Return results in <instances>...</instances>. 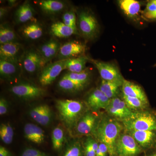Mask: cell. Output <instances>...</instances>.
Instances as JSON below:
<instances>
[{
  "instance_id": "obj_1",
  "label": "cell",
  "mask_w": 156,
  "mask_h": 156,
  "mask_svg": "<svg viewBox=\"0 0 156 156\" xmlns=\"http://www.w3.org/2000/svg\"><path fill=\"white\" fill-rule=\"evenodd\" d=\"M124 130L122 122L106 114L99 117L92 135L98 142L107 146L109 156H116L117 140Z\"/></svg>"
},
{
  "instance_id": "obj_2",
  "label": "cell",
  "mask_w": 156,
  "mask_h": 156,
  "mask_svg": "<svg viewBox=\"0 0 156 156\" xmlns=\"http://www.w3.org/2000/svg\"><path fill=\"white\" fill-rule=\"evenodd\" d=\"M56 107L62 121L70 129L75 128L79 120L87 111L84 103L78 100H57Z\"/></svg>"
},
{
  "instance_id": "obj_3",
  "label": "cell",
  "mask_w": 156,
  "mask_h": 156,
  "mask_svg": "<svg viewBox=\"0 0 156 156\" xmlns=\"http://www.w3.org/2000/svg\"><path fill=\"white\" fill-rule=\"evenodd\" d=\"M122 123L126 131H156V112L147 109L134 112Z\"/></svg>"
},
{
  "instance_id": "obj_4",
  "label": "cell",
  "mask_w": 156,
  "mask_h": 156,
  "mask_svg": "<svg viewBox=\"0 0 156 156\" xmlns=\"http://www.w3.org/2000/svg\"><path fill=\"white\" fill-rule=\"evenodd\" d=\"M77 27L81 35L88 40L95 39L99 34V24L97 19L88 10H82L78 13Z\"/></svg>"
},
{
  "instance_id": "obj_5",
  "label": "cell",
  "mask_w": 156,
  "mask_h": 156,
  "mask_svg": "<svg viewBox=\"0 0 156 156\" xmlns=\"http://www.w3.org/2000/svg\"><path fill=\"white\" fill-rule=\"evenodd\" d=\"M118 137L116 144V154L118 156H137L143 150L133 136L124 130Z\"/></svg>"
},
{
  "instance_id": "obj_6",
  "label": "cell",
  "mask_w": 156,
  "mask_h": 156,
  "mask_svg": "<svg viewBox=\"0 0 156 156\" xmlns=\"http://www.w3.org/2000/svg\"><path fill=\"white\" fill-rule=\"evenodd\" d=\"M89 61L97 68L102 80L115 83L122 87L125 79L116 66L110 62L91 58H89Z\"/></svg>"
},
{
  "instance_id": "obj_7",
  "label": "cell",
  "mask_w": 156,
  "mask_h": 156,
  "mask_svg": "<svg viewBox=\"0 0 156 156\" xmlns=\"http://www.w3.org/2000/svg\"><path fill=\"white\" fill-rule=\"evenodd\" d=\"M20 64L22 69L30 74L41 71L46 65V62L38 50L33 49L25 51Z\"/></svg>"
},
{
  "instance_id": "obj_8",
  "label": "cell",
  "mask_w": 156,
  "mask_h": 156,
  "mask_svg": "<svg viewBox=\"0 0 156 156\" xmlns=\"http://www.w3.org/2000/svg\"><path fill=\"white\" fill-rule=\"evenodd\" d=\"M66 60H58L46 65L40 72L39 83L43 87L52 83L63 70L65 69Z\"/></svg>"
},
{
  "instance_id": "obj_9",
  "label": "cell",
  "mask_w": 156,
  "mask_h": 156,
  "mask_svg": "<svg viewBox=\"0 0 156 156\" xmlns=\"http://www.w3.org/2000/svg\"><path fill=\"white\" fill-rule=\"evenodd\" d=\"M10 91L15 96L26 100L36 99L44 96V89L29 83H20L11 87Z\"/></svg>"
},
{
  "instance_id": "obj_10",
  "label": "cell",
  "mask_w": 156,
  "mask_h": 156,
  "mask_svg": "<svg viewBox=\"0 0 156 156\" xmlns=\"http://www.w3.org/2000/svg\"><path fill=\"white\" fill-rule=\"evenodd\" d=\"M105 110L109 116L121 122L131 116L134 112L128 108L122 98L118 97L110 99Z\"/></svg>"
},
{
  "instance_id": "obj_11",
  "label": "cell",
  "mask_w": 156,
  "mask_h": 156,
  "mask_svg": "<svg viewBox=\"0 0 156 156\" xmlns=\"http://www.w3.org/2000/svg\"><path fill=\"white\" fill-rule=\"evenodd\" d=\"M25 51L18 42L7 43L0 46V59L20 64Z\"/></svg>"
},
{
  "instance_id": "obj_12",
  "label": "cell",
  "mask_w": 156,
  "mask_h": 156,
  "mask_svg": "<svg viewBox=\"0 0 156 156\" xmlns=\"http://www.w3.org/2000/svg\"><path fill=\"white\" fill-rule=\"evenodd\" d=\"M87 47L81 42L71 41L61 45L56 57L58 60H66L83 56Z\"/></svg>"
},
{
  "instance_id": "obj_13",
  "label": "cell",
  "mask_w": 156,
  "mask_h": 156,
  "mask_svg": "<svg viewBox=\"0 0 156 156\" xmlns=\"http://www.w3.org/2000/svg\"><path fill=\"white\" fill-rule=\"evenodd\" d=\"M99 117L92 112H86L79 120L76 126L78 135L83 136L93 134Z\"/></svg>"
},
{
  "instance_id": "obj_14",
  "label": "cell",
  "mask_w": 156,
  "mask_h": 156,
  "mask_svg": "<svg viewBox=\"0 0 156 156\" xmlns=\"http://www.w3.org/2000/svg\"><path fill=\"white\" fill-rule=\"evenodd\" d=\"M126 131L133 136L143 150L156 148V131Z\"/></svg>"
},
{
  "instance_id": "obj_15",
  "label": "cell",
  "mask_w": 156,
  "mask_h": 156,
  "mask_svg": "<svg viewBox=\"0 0 156 156\" xmlns=\"http://www.w3.org/2000/svg\"><path fill=\"white\" fill-rule=\"evenodd\" d=\"M110 100L100 89L97 88L91 91L87 96V105L94 112L102 109L105 110L108 106Z\"/></svg>"
},
{
  "instance_id": "obj_16",
  "label": "cell",
  "mask_w": 156,
  "mask_h": 156,
  "mask_svg": "<svg viewBox=\"0 0 156 156\" xmlns=\"http://www.w3.org/2000/svg\"><path fill=\"white\" fill-rule=\"evenodd\" d=\"M30 117L43 126H48L52 119V112L47 105H41L33 108L30 112Z\"/></svg>"
},
{
  "instance_id": "obj_17",
  "label": "cell",
  "mask_w": 156,
  "mask_h": 156,
  "mask_svg": "<svg viewBox=\"0 0 156 156\" xmlns=\"http://www.w3.org/2000/svg\"><path fill=\"white\" fill-rule=\"evenodd\" d=\"M61 46L57 40L52 39L42 45L37 50L47 64L57 56Z\"/></svg>"
},
{
  "instance_id": "obj_18",
  "label": "cell",
  "mask_w": 156,
  "mask_h": 156,
  "mask_svg": "<svg viewBox=\"0 0 156 156\" xmlns=\"http://www.w3.org/2000/svg\"><path fill=\"white\" fill-rule=\"evenodd\" d=\"M121 87L123 95L129 97L136 98L146 103H149L145 92L139 85L125 79Z\"/></svg>"
},
{
  "instance_id": "obj_19",
  "label": "cell",
  "mask_w": 156,
  "mask_h": 156,
  "mask_svg": "<svg viewBox=\"0 0 156 156\" xmlns=\"http://www.w3.org/2000/svg\"><path fill=\"white\" fill-rule=\"evenodd\" d=\"M21 68L20 64L0 59L1 76L7 80H13L17 77Z\"/></svg>"
},
{
  "instance_id": "obj_20",
  "label": "cell",
  "mask_w": 156,
  "mask_h": 156,
  "mask_svg": "<svg viewBox=\"0 0 156 156\" xmlns=\"http://www.w3.org/2000/svg\"><path fill=\"white\" fill-rule=\"evenodd\" d=\"M35 11L29 2H25L20 6L15 12V19L17 23L34 22Z\"/></svg>"
},
{
  "instance_id": "obj_21",
  "label": "cell",
  "mask_w": 156,
  "mask_h": 156,
  "mask_svg": "<svg viewBox=\"0 0 156 156\" xmlns=\"http://www.w3.org/2000/svg\"><path fill=\"white\" fill-rule=\"evenodd\" d=\"M24 133L26 138L37 144H41L44 141V131L39 126L27 123L24 127Z\"/></svg>"
},
{
  "instance_id": "obj_22",
  "label": "cell",
  "mask_w": 156,
  "mask_h": 156,
  "mask_svg": "<svg viewBox=\"0 0 156 156\" xmlns=\"http://www.w3.org/2000/svg\"><path fill=\"white\" fill-rule=\"evenodd\" d=\"M50 32L53 36L60 38H68L78 33V30L67 26L62 22L53 23L50 26Z\"/></svg>"
},
{
  "instance_id": "obj_23",
  "label": "cell",
  "mask_w": 156,
  "mask_h": 156,
  "mask_svg": "<svg viewBox=\"0 0 156 156\" xmlns=\"http://www.w3.org/2000/svg\"><path fill=\"white\" fill-rule=\"evenodd\" d=\"M38 4L43 12L48 14H58L66 7L64 2L57 0H42L39 1Z\"/></svg>"
},
{
  "instance_id": "obj_24",
  "label": "cell",
  "mask_w": 156,
  "mask_h": 156,
  "mask_svg": "<svg viewBox=\"0 0 156 156\" xmlns=\"http://www.w3.org/2000/svg\"><path fill=\"white\" fill-rule=\"evenodd\" d=\"M120 9L126 16L134 18L139 14L140 4L135 0H120L118 1Z\"/></svg>"
},
{
  "instance_id": "obj_25",
  "label": "cell",
  "mask_w": 156,
  "mask_h": 156,
  "mask_svg": "<svg viewBox=\"0 0 156 156\" xmlns=\"http://www.w3.org/2000/svg\"><path fill=\"white\" fill-rule=\"evenodd\" d=\"M89 59L87 56H83L66 59L65 69L71 73L82 72L86 70V64Z\"/></svg>"
},
{
  "instance_id": "obj_26",
  "label": "cell",
  "mask_w": 156,
  "mask_h": 156,
  "mask_svg": "<svg viewBox=\"0 0 156 156\" xmlns=\"http://www.w3.org/2000/svg\"><path fill=\"white\" fill-rule=\"evenodd\" d=\"M21 31L23 36L29 40H37L43 34V29L37 22H33L25 25L23 27Z\"/></svg>"
},
{
  "instance_id": "obj_27",
  "label": "cell",
  "mask_w": 156,
  "mask_h": 156,
  "mask_svg": "<svg viewBox=\"0 0 156 156\" xmlns=\"http://www.w3.org/2000/svg\"><path fill=\"white\" fill-rule=\"evenodd\" d=\"M122 98L128 108L134 112L145 110L149 106V103H146L136 98L129 97L122 94Z\"/></svg>"
},
{
  "instance_id": "obj_28",
  "label": "cell",
  "mask_w": 156,
  "mask_h": 156,
  "mask_svg": "<svg viewBox=\"0 0 156 156\" xmlns=\"http://www.w3.org/2000/svg\"><path fill=\"white\" fill-rule=\"evenodd\" d=\"M121 87L119 84L104 80H101L98 89L110 99L118 97L119 89Z\"/></svg>"
},
{
  "instance_id": "obj_29",
  "label": "cell",
  "mask_w": 156,
  "mask_h": 156,
  "mask_svg": "<svg viewBox=\"0 0 156 156\" xmlns=\"http://www.w3.org/2000/svg\"><path fill=\"white\" fill-rule=\"evenodd\" d=\"M16 34L11 27L7 24H2L0 27V44L17 42Z\"/></svg>"
},
{
  "instance_id": "obj_30",
  "label": "cell",
  "mask_w": 156,
  "mask_h": 156,
  "mask_svg": "<svg viewBox=\"0 0 156 156\" xmlns=\"http://www.w3.org/2000/svg\"><path fill=\"white\" fill-rule=\"evenodd\" d=\"M58 87L65 92H76L83 90L85 86L75 81L62 77L58 82Z\"/></svg>"
},
{
  "instance_id": "obj_31",
  "label": "cell",
  "mask_w": 156,
  "mask_h": 156,
  "mask_svg": "<svg viewBox=\"0 0 156 156\" xmlns=\"http://www.w3.org/2000/svg\"><path fill=\"white\" fill-rule=\"evenodd\" d=\"M63 77L68 78L86 86L90 81L91 75L89 71L85 70L82 72L79 73H66L63 76Z\"/></svg>"
},
{
  "instance_id": "obj_32",
  "label": "cell",
  "mask_w": 156,
  "mask_h": 156,
  "mask_svg": "<svg viewBox=\"0 0 156 156\" xmlns=\"http://www.w3.org/2000/svg\"><path fill=\"white\" fill-rule=\"evenodd\" d=\"M64 140V131L62 128L56 127L52 134V144L54 149L59 150L62 147Z\"/></svg>"
},
{
  "instance_id": "obj_33",
  "label": "cell",
  "mask_w": 156,
  "mask_h": 156,
  "mask_svg": "<svg viewBox=\"0 0 156 156\" xmlns=\"http://www.w3.org/2000/svg\"><path fill=\"white\" fill-rule=\"evenodd\" d=\"M83 146L85 156H95L98 147V142L96 140L89 136L84 143Z\"/></svg>"
},
{
  "instance_id": "obj_34",
  "label": "cell",
  "mask_w": 156,
  "mask_h": 156,
  "mask_svg": "<svg viewBox=\"0 0 156 156\" xmlns=\"http://www.w3.org/2000/svg\"><path fill=\"white\" fill-rule=\"evenodd\" d=\"M63 156H85L83 147L79 141H73L68 146Z\"/></svg>"
},
{
  "instance_id": "obj_35",
  "label": "cell",
  "mask_w": 156,
  "mask_h": 156,
  "mask_svg": "<svg viewBox=\"0 0 156 156\" xmlns=\"http://www.w3.org/2000/svg\"><path fill=\"white\" fill-rule=\"evenodd\" d=\"M144 17L147 20H156V0H151L147 4L142 11Z\"/></svg>"
},
{
  "instance_id": "obj_36",
  "label": "cell",
  "mask_w": 156,
  "mask_h": 156,
  "mask_svg": "<svg viewBox=\"0 0 156 156\" xmlns=\"http://www.w3.org/2000/svg\"><path fill=\"white\" fill-rule=\"evenodd\" d=\"M62 22L67 26L75 29L77 27V17L75 12L72 10L66 11L62 16Z\"/></svg>"
},
{
  "instance_id": "obj_37",
  "label": "cell",
  "mask_w": 156,
  "mask_h": 156,
  "mask_svg": "<svg viewBox=\"0 0 156 156\" xmlns=\"http://www.w3.org/2000/svg\"><path fill=\"white\" fill-rule=\"evenodd\" d=\"M21 156H48L43 152L34 148L26 149Z\"/></svg>"
},
{
  "instance_id": "obj_38",
  "label": "cell",
  "mask_w": 156,
  "mask_h": 156,
  "mask_svg": "<svg viewBox=\"0 0 156 156\" xmlns=\"http://www.w3.org/2000/svg\"><path fill=\"white\" fill-rule=\"evenodd\" d=\"M108 151L107 146L102 143L98 142V147L95 156H108Z\"/></svg>"
},
{
  "instance_id": "obj_39",
  "label": "cell",
  "mask_w": 156,
  "mask_h": 156,
  "mask_svg": "<svg viewBox=\"0 0 156 156\" xmlns=\"http://www.w3.org/2000/svg\"><path fill=\"white\" fill-rule=\"evenodd\" d=\"M0 130H2L11 137H13L14 136V130L11 125L9 124H2L1 126Z\"/></svg>"
},
{
  "instance_id": "obj_40",
  "label": "cell",
  "mask_w": 156,
  "mask_h": 156,
  "mask_svg": "<svg viewBox=\"0 0 156 156\" xmlns=\"http://www.w3.org/2000/svg\"><path fill=\"white\" fill-rule=\"evenodd\" d=\"M8 103L7 101L3 98L0 99V115H3L8 112Z\"/></svg>"
},
{
  "instance_id": "obj_41",
  "label": "cell",
  "mask_w": 156,
  "mask_h": 156,
  "mask_svg": "<svg viewBox=\"0 0 156 156\" xmlns=\"http://www.w3.org/2000/svg\"><path fill=\"white\" fill-rule=\"evenodd\" d=\"M0 137L3 142L6 144H10L13 141V137L9 136L1 130H0Z\"/></svg>"
},
{
  "instance_id": "obj_42",
  "label": "cell",
  "mask_w": 156,
  "mask_h": 156,
  "mask_svg": "<svg viewBox=\"0 0 156 156\" xmlns=\"http://www.w3.org/2000/svg\"><path fill=\"white\" fill-rule=\"evenodd\" d=\"M0 156H11L9 151L4 147H0Z\"/></svg>"
},
{
  "instance_id": "obj_43",
  "label": "cell",
  "mask_w": 156,
  "mask_h": 156,
  "mask_svg": "<svg viewBox=\"0 0 156 156\" xmlns=\"http://www.w3.org/2000/svg\"><path fill=\"white\" fill-rule=\"evenodd\" d=\"M8 9L4 7H1L0 8V19L2 20L6 16L8 13Z\"/></svg>"
},
{
  "instance_id": "obj_44",
  "label": "cell",
  "mask_w": 156,
  "mask_h": 156,
  "mask_svg": "<svg viewBox=\"0 0 156 156\" xmlns=\"http://www.w3.org/2000/svg\"><path fill=\"white\" fill-rule=\"evenodd\" d=\"M17 3V1H15V0H9V1H8V5H9V6L10 8H12V7L16 5Z\"/></svg>"
},
{
  "instance_id": "obj_45",
  "label": "cell",
  "mask_w": 156,
  "mask_h": 156,
  "mask_svg": "<svg viewBox=\"0 0 156 156\" xmlns=\"http://www.w3.org/2000/svg\"><path fill=\"white\" fill-rule=\"evenodd\" d=\"M147 156H156V152H154L153 153L150 154Z\"/></svg>"
},
{
  "instance_id": "obj_46",
  "label": "cell",
  "mask_w": 156,
  "mask_h": 156,
  "mask_svg": "<svg viewBox=\"0 0 156 156\" xmlns=\"http://www.w3.org/2000/svg\"></svg>"
}]
</instances>
